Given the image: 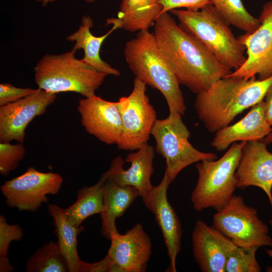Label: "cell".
Returning a JSON list of instances; mask_svg holds the SVG:
<instances>
[{"mask_svg": "<svg viewBox=\"0 0 272 272\" xmlns=\"http://www.w3.org/2000/svg\"><path fill=\"white\" fill-rule=\"evenodd\" d=\"M153 34L179 84L196 94L232 73L197 38L182 28L168 12L158 17Z\"/></svg>", "mask_w": 272, "mask_h": 272, "instance_id": "6da1fadb", "label": "cell"}, {"mask_svg": "<svg viewBox=\"0 0 272 272\" xmlns=\"http://www.w3.org/2000/svg\"><path fill=\"white\" fill-rule=\"evenodd\" d=\"M272 85L264 80L228 76L196 94L194 107L200 120L211 133L229 125L244 110L263 101Z\"/></svg>", "mask_w": 272, "mask_h": 272, "instance_id": "7a4b0ae2", "label": "cell"}, {"mask_svg": "<svg viewBox=\"0 0 272 272\" xmlns=\"http://www.w3.org/2000/svg\"><path fill=\"white\" fill-rule=\"evenodd\" d=\"M124 54L129 70L146 85L164 97L169 114L183 115L186 110L180 84L149 30L139 31L128 41Z\"/></svg>", "mask_w": 272, "mask_h": 272, "instance_id": "3957f363", "label": "cell"}, {"mask_svg": "<svg viewBox=\"0 0 272 272\" xmlns=\"http://www.w3.org/2000/svg\"><path fill=\"white\" fill-rule=\"evenodd\" d=\"M179 26L197 38L225 66L234 71L245 62L246 47L212 4L199 10L174 9Z\"/></svg>", "mask_w": 272, "mask_h": 272, "instance_id": "277c9868", "label": "cell"}, {"mask_svg": "<svg viewBox=\"0 0 272 272\" xmlns=\"http://www.w3.org/2000/svg\"><path fill=\"white\" fill-rule=\"evenodd\" d=\"M76 52L72 49L44 55L34 68L38 88L54 94L75 92L84 97L95 95L107 75L78 59Z\"/></svg>", "mask_w": 272, "mask_h": 272, "instance_id": "5b68a950", "label": "cell"}, {"mask_svg": "<svg viewBox=\"0 0 272 272\" xmlns=\"http://www.w3.org/2000/svg\"><path fill=\"white\" fill-rule=\"evenodd\" d=\"M246 143H234L220 159L204 160L196 164L198 179L191 195L195 211H218L232 197L237 188L236 172Z\"/></svg>", "mask_w": 272, "mask_h": 272, "instance_id": "8992f818", "label": "cell"}, {"mask_svg": "<svg viewBox=\"0 0 272 272\" xmlns=\"http://www.w3.org/2000/svg\"><path fill=\"white\" fill-rule=\"evenodd\" d=\"M156 142L155 150L166 161L165 173L171 183L186 167L201 161L217 159L214 153L198 151L190 143V133L179 114H169L157 119L151 131Z\"/></svg>", "mask_w": 272, "mask_h": 272, "instance_id": "52a82bcc", "label": "cell"}, {"mask_svg": "<svg viewBox=\"0 0 272 272\" xmlns=\"http://www.w3.org/2000/svg\"><path fill=\"white\" fill-rule=\"evenodd\" d=\"M213 226L237 246L272 248L267 225L259 219L256 210L245 204L240 196L233 195L217 211Z\"/></svg>", "mask_w": 272, "mask_h": 272, "instance_id": "ba28073f", "label": "cell"}, {"mask_svg": "<svg viewBox=\"0 0 272 272\" xmlns=\"http://www.w3.org/2000/svg\"><path fill=\"white\" fill-rule=\"evenodd\" d=\"M146 91V85L135 77L131 93L117 101L122 124L119 150L135 151L150 140L157 114Z\"/></svg>", "mask_w": 272, "mask_h": 272, "instance_id": "9c48e42d", "label": "cell"}, {"mask_svg": "<svg viewBox=\"0 0 272 272\" xmlns=\"http://www.w3.org/2000/svg\"><path fill=\"white\" fill-rule=\"evenodd\" d=\"M62 183L59 174L40 172L30 167L21 175L5 181L1 191L10 207L34 212L48 202L47 195L58 193Z\"/></svg>", "mask_w": 272, "mask_h": 272, "instance_id": "30bf717a", "label": "cell"}, {"mask_svg": "<svg viewBox=\"0 0 272 272\" xmlns=\"http://www.w3.org/2000/svg\"><path fill=\"white\" fill-rule=\"evenodd\" d=\"M260 25L251 33L239 37L246 47V58L228 75L249 79L264 80L272 76V1L262 6L258 18Z\"/></svg>", "mask_w": 272, "mask_h": 272, "instance_id": "8fae6325", "label": "cell"}, {"mask_svg": "<svg viewBox=\"0 0 272 272\" xmlns=\"http://www.w3.org/2000/svg\"><path fill=\"white\" fill-rule=\"evenodd\" d=\"M56 98V94L38 88L26 97L0 107V142L23 143L28 125L44 114Z\"/></svg>", "mask_w": 272, "mask_h": 272, "instance_id": "7c38bea8", "label": "cell"}, {"mask_svg": "<svg viewBox=\"0 0 272 272\" xmlns=\"http://www.w3.org/2000/svg\"><path fill=\"white\" fill-rule=\"evenodd\" d=\"M77 108L88 133L107 145L117 144L122 130L118 102L94 95L80 99Z\"/></svg>", "mask_w": 272, "mask_h": 272, "instance_id": "4fadbf2b", "label": "cell"}, {"mask_svg": "<svg viewBox=\"0 0 272 272\" xmlns=\"http://www.w3.org/2000/svg\"><path fill=\"white\" fill-rule=\"evenodd\" d=\"M110 240L107 254L122 272L146 270L152 253V243L141 223H137L123 234L113 233Z\"/></svg>", "mask_w": 272, "mask_h": 272, "instance_id": "5bb4252c", "label": "cell"}, {"mask_svg": "<svg viewBox=\"0 0 272 272\" xmlns=\"http://www.w3.org/2000/svg\"><path fill=\"white\" fill-rule=\"evenodd\" d=\"M154 147L147 144L126 156L125 161L130 163L128 169H124V160L117 156L112 160L108 169L110 179L117 184L137 189L144 205L152 196L155 188L151 181L154 172Z\"/></svg>", "mask_w": 272, "mask_h": 272, "instance_id": "9a60e30c", "label": "cell"}, {"mask_svg": "<svg viewBox=\"0 0 272 272\" xmlns=\"http://www.w3.org/2000/svg\"><path fill=\"white\" fill-rule=\"evenodd\" d=\"M192 252L196 262L203 272H225L227 260L237 246L213 226L197 221L193 228Z\"/></svg>", "mask_w": 272, "mask_h": 272, "instance_id": "2e32d148", "label": "cell"}, {"mask_svg": "<svg viewBox=\"0 0 272 272\" xmlns=\"http://www.w3.org/2000/svg\"><path fill=\"white\" fill-rule=\"evenodd\" d=\"M171 182L166 174L155 186L153 193L145 205L155 217L163 235L170 264L167 271L176 272V260L181 250L182 229L180 220L169 202L167 192Z\"/></svg>", "mask_w": 272, "mask_h": 272, "instance_id": "e0dca14e", "label": "cell"}, {"mask_svg": "<svg viewBox=\"0 0 272 272\" xmlns=\"http://www.w3.org/2000/svg\"><path fill=\"white\" fill-rule=\"evenodd\" d=\"M237 188L254 186L262 189L272 207V153L263 141L247 142L236 172ZM272 226V218L269 222Z\"/></svg>", "mask_w": 272, "mask_h": 272, "instance_id": "ac0fdd59", "label": "cell"}, {"mask_svg": "<svg viewBox=\"0 0 272 272\" xmlns=\"http://www.w3.org/2000/svg\"><path fill=\"white\" fill-rule=\"evenodd\" d=\"M271 129L266 120L264 102L262 101L252 106L239 121L217 131L211 145L218 151H224L237 142L263 140Z\"/></svg>", "mask_w": 272, "mask_h": 272, "instance_id": "d6986e66", "label": "cell"}, {"mask_svg": "<svg viewBox=\"0 0 272 272\" xmlns=\"http://www.w3.org/2000/svg\"><path fill=\"white\" fill-rule=\"evenodd\" d=\"M48 211L53 219L57 244L66 261L69 272H94L95 263L83 261L77 249L79 235L84 230L82 226L73 225L68 219L64 209L50 203Z\"/></svg>", "mask_w": 272, "mask_h": 272, "instance_id": "ffe728a7", "label": "cell"}, {"mask_svg": "<svg viewBox=\"0 0 272 272\" xmlns=\"http://www.w3.org/2000/svg\"><path fill=\"white\" fill-rule=\"evenodd\" d=\"M93 21L89 15H84L78 29L66 37L67 41L75 42L72 49L77 51L83 49L84 57L82 59L96 70L108 75L118 77L120 71L104 61L100 57V49L104 40L114 31L119 28L118 25L113 26L106 34L101 36H94L91 31Z\"/></svg>", "mask_w": 272, "mask_h": 272, "instance_id": "44dd1931", "label": "cell"}, {"mask_svg": "<svg viewBox=\"0 0 272 272\" xmlns=\"http://www.w3.org/2000/svg\"><path fill=\"white\" fill-rule=\"evenodd\" d=\"M139 196L140 193L135 187L120 186L111 180L109 175L104 189V208L100 214L101 233L104 238L110 240L111 234L118 232L116 220L121 217Z\"/></svg>", "mask_w": 272, "mask_h": 272, "instance_id": "7402d4cb", "label": "cell"}, {"mask_svg": "<svg viewBox=\"0 0 272 272\" xmlns=\"http://www.w3.org/2000/svg\"><path fill=\"white\" fill-rule=\"evenodd\" d=\"M162 9L157 0H121L117 18L107 19L106 25L116 24L131 32L149 30Z\"/></svg>", "mask_w": 272, "mask_h": 272, "instance_id": "603a6c76", "label": "cell"}, {"mask_svg": "<svg viewBox=\"0 0 272 272\" xmlns=\"http://www.w3.org/2000/svg\"><path fill=\"white\" fill-rule=\"evenodd\" d=\"M109 175L110 172L108 170L102 174L96 184L79 189L76 201L64 209L68 219L73 225L79 227L90 216L100 215L102 212L103 191Z\"/></svg>", "mask_w": 272, "mask_h": 272, "instance_id": "cb8c5ba5", "label": "cell"}, {"mask_svg": "<svg viewBox=\"0 0 272 272\" xmlns=\"http://www.w3.org/2000/svg\"><path fill=\"white\" fill-rule=\"evenodd\" d=\"M26 272H66L68 266L57 244L52 241L38 248L27 260Z\"/></svg>", "mask_w": 272, "mask_h": 272, "instance_id": "d4e9b609", "label": "cell"}, {"mask_svg": "<svg viewBox=\"0 0 272 272\" xmlns=\"http://www.w3.org/2000/svg\"><path fill=\"white\" fill-rule=\"evenodd\" d=\"M258 247L236 246L228 257L225 272H259L261 268L255 256Z\"/></svg>", "mask_w": 272, "mask_h": 272, "instance_id": "484cf974", "label": "cell"}, {"mask_svg": "<svg viewBox=\"0 0 272 272\" xmlns=\"http://www.w3.org/2000/svg\"><path fill=\"white\" fill-rule=\"evenodd\" d=\"M26 149L23 143L12 145L0 142V173L7 176L14 170L24 159Z\"/></svg>", "mask_w": 272, "mask_h": 272, "instance_id": "4316f807", "label": "cell"}, {"mask_svg": "<svg viewBox=\"0 0 272 272\" xmlns=\"http://www.w3.org/2000/svg\"><path fill=\"white\" fill-rule=\"evenodd\" d=\"M211 2L219 15L229 25H232L245 33H251L257 29L238 14L229 0H211Z\"/></svg>", "mask_w": 272, "mask_h": 272, "instance_id": "83f0119b", "label": "cell"}, {"mask_svg": "<svg viewBox=\"0 0 272 272\" xmlns=\"http://www.w3.org/2000/svg\"><path fill=\"white\" fill-rule=\"evenodd\" d=\"M23 229L18 224H9L5 217L0 216V257L8 256L12 242L20 241L23 237Z\"/></svg>", "mask_w": 272, "mask_h": 272, "instance_id": "f1b7e54d", "label": "cell"}, {"mask_svg": "<svg viewBox=\"0 0 272 272\" xmlns=\"http://www.w3.org/2000/svg\"><path fill=\"white\" fill-rule=\"evenodd\" d=\"M30 88L17 87L8 83L0 84V107L16 102L35 91Z\"/></svg>", "mask_w": 272, "mask_h": 272, "instance_id": "f546056e", "label": "cell"}, {"mask_svg": "<svg viewBox=\"0 0 272 272\" xmlns=\"http://www.w3.org/2000/svg\"><path fill=\"white\" fill-rule=\"evenodd\" d=\"M162 7L161 14L171 10L184 8L188 10H197L211 4V0H157Z\"/></svg>", "mask_w": 272, "mask_h": 272, "instance_id": "4dcf8cb0", "label": "cell"}, {"mask_svg": "<svg viewBox=\"0 0 272 272\" xmlns=\"http://www.w3.org/2000/svg\"><path fill=\"white\" fill-rule=\"evenodd\" d=\"M264 110L266 120L272 126V85L267 90L265 97Z\"/></svg>", "mask_w": 272, "mask_h": 272, "instance_id": "1f68e13d", "label": "cell"}, {"mask_svg": "<svg viewBox=\"0 0 272 272\" xmlns=\"http://www.w3.org/2000/svg\"><path fill=\"white\" fill-rule=\"evenodd\" d=\"M14 268L10 263L8 256L0 257V271L12 272Z\"/></svg>", "mask_w": 272, "mask_h": 272, "instance_id": "d6a6232c", "label": "cell"}, {"mask_svg": "<svg viewBox=\"0 0 272 272\" xmlns=\"http://www.w3.org/2000/svg\"><path fill=\"white\" fill-rule=\"evenodd\" d=\"M262 141L266 145L272 143V129L269 133L264 138Z\"/></svg>", "mask_w": 272, "mask_h": 272, "instance_id": "836d02e7", "label": "cell"}, {"mask_svg": "<svg viewBox=\"0 0 272 272\" xmlns=\"http://www.w3.org/2000/svg\"><path fill=\"white\" fill-rule=\"evenodd\" d=\"M36 2L39 3L43 6H46L49 4L54 3L56 0H35Z\"/></svg>", "mask_w": 272, "mask_h": 272, "instance_id": "e575fe53", "label": "cell"}, {"mask_svg": "<svg viewBox=\"0 0 272 272\" xmlns=\"http://www.w3.org/2000/svg\"><path fill=\"white\" fill-rule=\"evenodd\" d=\"M265 252L269 257L272 258V249H265Z\"/></svg>", "mask_w": 272, "mask_h": 272, "instance_id": "d590c367", "label": "cell"}, {"mask_svg": "<svg viewBox=\"0 0 272 272\" xmlns=\"http://www.w3.org/2000/svg\"><path fill=\"white\" fill-rule=\"evenodd\" d=\"M87 3H92L95 1V0H84Z\"/></svg>", "mask_w": 272, "mask_h": 272, "instance_id": "8d00e7d4", "label": "cell"}, {"mask_svg": "<svg viewBox=\"0 0 272 272\" xmlns=\"http://www.w3.org/2000/svg\"><path fill=\"white\" fill-rule=\"evenodd\" d=\"M267 271H272V266H268L267 267Z\"/></svg>", "mask_w": 272, "mask_h": 272, "instance_id": "74e56055", "label": "cell"}]
</instances>
